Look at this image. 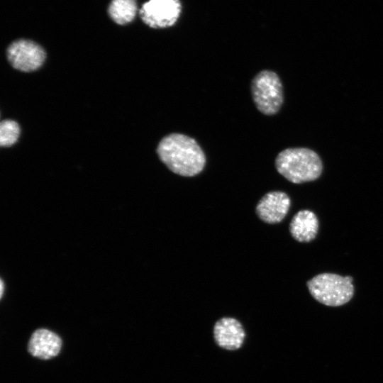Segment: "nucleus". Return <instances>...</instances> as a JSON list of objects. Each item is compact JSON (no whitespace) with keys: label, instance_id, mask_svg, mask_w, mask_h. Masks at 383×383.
Here are the masks:
<instances>
[{"label":"nucleus","instance_id":"obj_6","mask_svg":"<svg viewBox=\"0 0 383 383\" xmlns=\"http://www.w3.org/2000/svg\"><path fill=\"white\" fill-rule=\"evenodd\" d=\"M179 0H149L140 10L143 22L152 28L173 26L181 13Z\"/></svg>","mask_w":383,"mask_h":383},{"label":"nucleus","instance_id":"obj_3","mask_svg":"<svg viewBox=\"0 0 383 383\" xmlns=\"http://www.w3.org/2000/svg\"><path fill=\"white\" fill-rule=\"evenodd\" d=\"M311 296L318 302L329 306H339L353 296L354 286L351 276L333 273L319 274L307 282Z\"/></svg>","mask_w":383,"mask_h":383},{"label":"nucleus","instance_id":"obj_8","mask_svg":"<svg viewBox=\"0 0 383 383\" xmlns=\"http://www.w3.org/2000/svg\"><path fill=\"white\" fill-rule=\"evenodd\" d=\"M213 333L217 344L227 350L240 348L245 338V332L240 323L229 317L222 318L216 323Z\"/></svg>","mask_w":383,"mask_h":383},{"label":"nucleus","instance_id":"obj_12","mask_svg":"<svg viewBox=\"0 0 383 383\" xmlns=\"http://www.w3.org/2000/svg\"><path fill=\"white\" fill-rule=\"evenodd\" d=\"M20 135L18 124L12 120H4L0 124V145L1 147L13 145Z\"/></svg>","mask_w":383,"mask_h":383},{"label":"nucleus","instance_id":"obj_13","mask_svg":"<svg viewBox=\"0 0 383 383\" xmlns=\"http://www.w3.org/2000/svg\"><path fill=\"white\" fill-rule=\"evenodd\" d=\"M1 297H2L3 292H4V282L3 280L1 279Z\"/></svg>","mask_w":383,"mask_h":383},{"label":"nucleus","instance_id":"obj_11","mask_svg":"<svg viewBox=\"0 0 383 383\" xmlns=\"http://www.w3.org/2000/svg\"><path fill=\"white\" fill-rule=\"evenodd\" d=\"M137 9L135 0H111L108 12L115 23L124 25L134 19Z\"/></svg>","mask_w":383,"mask_h":383},{"label":"nucleus","instance_id":"obj_2","mask_svg":"<svg viewBox=\"0 0 383 383\" xmlns=\"http://www.w3.org/2000/svg\"><path fill=\"white\" fill-rule=\"evenodd\" d=\"M275 167L281 175L294 184L314 181L323 171L319 155L306 148L283 150L275 159Z\"/></svg>","mask_w":383,"mask_h":383},{"label":"nucleus","instance_id":"obj_9","mask_svg":"<svg viewBox=\"0 0 383 383\" xmlns=\"http://www.w3.org/2000/svg\"><path fill=\"white\" fill-rule=\"evenodd\" d=\"M61 345L62 340L57 334L40 328L32 334L28 343V351L34 357L48 360L59 353Z\"/></svg>","mask_w":383,"mask_h":383},{"label":"nucleus","instance_id":"obj_7","mask_svg":"<svg viewBox=\"0 0 383 383\" xmlns=\"http://www.w3.org/2000/svg\"><path fill=\"white\" fill-rule=\"evenodd\" d=\"M289 196L280 191L267 193L256 206V213L262 221L270 224L281 222L290 206Z\"/></svg>","mask_w":383,"mask_h":383},{"label":"nucleus","instance_id":"obj_10","mask_svg":"<svg viewBox=\"0 0 383 383\" xmlns=\"http://www.w3.org/2000/svg\"><path fill=\"white\" fill-rule=\"evenodd\" d=\"M318 229V221L311 211L301 210L296 213L289 224L292 236L299 242H309L313 240Z\"/></svg>","mask_w":383,"mask_h":383},{"label":"nucleus","instance_id":"obj_5","mask_svg":"<svg viewBox=\"0 0 383 383\" xmlns=\"http://www.w3.org/2000/svg\"><path fill=\"white\" fill-rule=\"evenodd\" d=\"M7 57L12 67L29 72L41 67L45 60V52L36 43L25 39L13 42L7 49Z\"/></svg>","mask_w":383,"mask_h":383},{"label":"nucleus","instance_id":"obj_4","mask_svg":"<svg viewBox=\"0 0 383 383\" xmlns=\"http://www.w3.org/2000/svg\"><path fill=\"white\" fill-rule=\"evenodd\" d=\"M251 92L257 109L265 115L277 113L283 103V87L279 76L273 71L262 70L251 82Z\"/></svg>","mask_w":383,"mask_h":383},{"label":"nucleus","instance_id":"obj_1","mask_svg":"<svg viewBox=\"0 0 383 383\" xmlns=\"http://www.w3.org/2000/svg\"><path fill=\"white\" fill-rule=\"evenodd\" d=\"M160 160L172 172L183 177L199 174L206 165L205 154L192 138L177 133L165 136L159 143Z\"/></svg>","mask_w":383,"mask_h":383}]
</instances>
